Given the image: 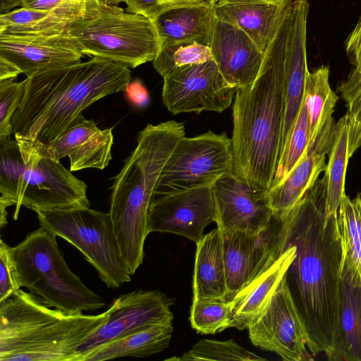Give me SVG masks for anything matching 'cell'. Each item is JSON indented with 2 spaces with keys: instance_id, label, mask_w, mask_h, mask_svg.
I'll return each mask as SVG.
<instances>
[{
  "instance_id": "1",
  "label": "cell",
  "mask_w": 361,
  "mask_h": 361,
  "mask_svg": "<svg viewBox=\"0 0 361 361\" xmlns=\"http://www.w3.org/2000/svg\"><path fill=\"white\" fill-rule=\"evenodd\" d=\"M277 215L279 235L296 249L285 278L307 331V348L314 356L328 355L338 322L345 250L337 212L327 214L323 178L290 210Z\"/></svg>"
},
{
  "instance_id": "2",
  "label": "cell",
  "mask_w": 361,
  "mask_h": 361,
  "mask_svg": "<svg viewBox=\"0 0 361 361\" xmlns=\"http://www.w3.org/2000/svg\"><path fill=\"white\" fill-rule=\"evenodd\" d=\"M130 79L128 66L99 57L27 76L11 119L12 134L52 142L94 102L125 91Z\"/></svg>"
},
{
  "instance_id": "3",
  "label": "cell",
  "mask_w": 361,
  "mask_h": 361,
  "mask_svg": "<svg viewBox=\"0 0 361 361\" xmlns=\"http://www.w3.org/2000/svg\"><path fill=\"white\" fill-rule=\"evenodd\" d=\"M289 9L264 52L256 80L237 89L233 106L234 171L268 190L272 186L279 156Z\"/></svg>"
},
{
  "instance_id": "4",
  "label": "cell",
  "mask_w": 361,
  "mask_h": 361,
  "mask_svg": "<svg viewBox=\"0 0 361 361\" xmlns=\"http://www.w3.org/2000/svg\"><path fill=\"white\" fill-rule=\"evenodd\" d=\"M181 122L147 124L111 187L109 214L123 258L133 276L142 264L148 232V213L160 175L179 140Z\"/></svg>"
},
{
  "instance_id": "5",
  "label": "cell",
  "mask_w": 361,
  "mask_h": 361,
  "mask_svg": "<svg viewBox=\"0 0 361 361\" xmlns=\"http://www.w3.org/2000/svg\"><path fill=\"white\" fill-rule=\"evenodd\" d=\"M106 315L51 309L19 289L0 302V361H80L78 347Z\"/></svg>"
},
{
  "instance_id": "6",
  "label": "cell",
  "mask_w": 361,
  "mask_h": 361,
  "mask_svg": "<svg viewBox=\"0 0 361 361\" xmlns=\"http://www.w3.org/2000/svg\"><path fill=\"white\" fill-rule=\"evenodd\" d=\"M56 237L40 226L19 244L11 247L19 286L28 289L46 305L66 313L104 308V300L87 288L68 267Z\"/></svg>"
},
{
  "instance_id": "7",
  "label": "cell",
  "mask_w": 361,
  "mask_h": 361,
  "mask_svg": "<svg viewBox=\"0 0 361 361\" xmlns=\"http://www.w3.org/2000/svg\"><path fill=\"white\" fill-rule=\"evenodd\" d=\"M83 55L130 68L153 61L161 41L154 21L102 0H88L85 13L66 32Z\"/></svg>"
},
{
  "instance_id": "8",
  "label": "cell",
  "mask_w": 361,
  "mask_h": 361,
  "mask_svg": "<svg viewBox=\"0 0 361 361\" xmlns=\"http://www.w3.org/2000/svg\"><path fill=\"white\" fill-rule=\"evenodd\" d=\"M36 213L39 226L80 250L107 288H117L131 281L109 212L75 207Z\"/></svg>"
},
{
  "instance_id": "9",
  "label": "cell",
  "mask_w": 361,
  "mask_h": 361,
  "mask_svg": "<svg viewBox=\"0 0 361 361\" xmlns=\"http://www.w3.org/2000/svg\"><path fill=\"white\" fill-rule=\"evenodd\" d=\"M234 171L232 140L226 133L213 131L182 137L160 175L152 199L212 185Z\"/></svg>"
},
{
  "instance_id": "10",
  "label": "cell",
  "mask_w": 361,
  "mask_h": 361,
  "mask_svg": "<svg viewBox=\"0 0 361 361\" xmlns=\"http://www.w3.org/2000/svg\"><path fill=\"white\" fill-rule=\"evenodd\" d=\"M15 139L25 163L15 220L21 206L35 212L90 206L87 185L83 180L59 161L39 154L27 140L19 136Z\"/></svg>"
},
{
  "instance_id": "11",
  "label": "cell",
  "mask_w": 361,
  "mask_h": 361,
  "mask_svg": "<svg viewBox=\"0 0 361 361\" xmlns=\"http://www.w3.org/2000/svg\"><path fill=\"white\" fill-rule=\"evenodd\" d=\"M163 78L162 102L174 115L223 112L237 90L226 81L213 59L176 68Z\"/></svg>"
},
{
  "instance_id": "12",
  "label": "cell",
  "mask_w": 361,
  "mask_h": 361,
  "mask_svg": "<svg viewBox=\"0 0 361 361\" xmlns=\"http://www.w3.org/2000/svg\"><path fill=\"white\" fill-rule=\"evenodd\" d=\"M252 344L274 352L283 360L305 361L307 334L288 289L285 276L262 311L247 326Z\"/></svg>"
},
{
  "instance_id": "13",
  "label": "cell",
  "mask_w": 361,
  "mask_h": 361,
  "mask_svg": "<svg viewBox=\"0 0 361 361\" xmlns=\"http://www.w3.org/2000/svg\"><path fill=\"white\" fill-rule=\"evenodd\" d=\"M173 300L158 290H135L116 298L106 319L78 348L80 361L103 345L151 324L173 320Z\"/></svg>"
},
{
  "instance_id": "14",
  "label": "cell",
  "mask_w": 361,
  "mask_h": 361,
  "mask_svg": "<svg viewBox=\"0 0 361 361\" xmlns=\"http://www.w3.org/2000/svg\"><path fill=\"white\" fill-rule=\"evenodd\" d=\"M216 220L221 232L242 231L255 235L272 214L269 190L238 175L227 173L212 185Z\"/></svg>"
},
{
  "instance_id": "15",
  "label": "cell",
  "mask_w": 361,
  "mask_h": 361,
  "mask_svg": "<svg viewBox=\"0 0 361 361\" xmlns=\"http://www.w3.org/2000/svg\"><path fill=\"white\" fill-rule=\"evenodd\" d=\"M215 220L212 185H207L152 200L147 228L149 233H174L196 243Z\"/></svg>"
},
{
  "instance_id": "16",
  "label": "cell",
  "mask_w": 361,
  "mask_h": 361,
  "mask_svg": "<svg viewBox=\"0 0 361 361\" xmlns=\"http://www.w3.org/2000/svg\"><path fill=\"white\" fill-rule=\"evenodd\" d=\"M309 10L308 0H291L283 76V117L278 164L303 104L305 80L309 72L306 46Z\"/></svg>"
},
{
  "instance_id": "17",
  "label": "cell",
  "mask_w": 361,
  "mask_h": 361,
  "mask_svg": "<svg viewBox=\"0 0 361 361\" xmlns=\"http://www.w3.org/2000/svg\"><path fill=\"white\" fill-rule=\"evenodd\" d=\"M83 56L78 43L67 32L49 35L0 33V59L26 77L81 61Z\"/></svg>"
},
{
  "instance_id": "18",
  "label": "cell",
  "mask_w": 361,
  "mask_h": 361,
  "mask_svg": "<svg viewBox=\"0 0 361 361\" xmlns=\"http://www.w3.org/2000/svg\"><path fill=\"white\" fill-rule=\"evenodd\" d=\"M26 140L41 155L57 161L68 157L71 171L89 168L103 169L112 159V128L101 130L82 114L52 142L44 144Z\"/></svg>"
},
{
  "instance_id": "19",
  "label": "cell",
  "mask_w": 361,
  "mask_h": 361,
  "mask_svg": "<svg viewBox=\"0 0 361 361\" xmlns=\"http://www.w3.org/2000/svg\"><path fill=\"white\" fill-rule=\"evenodd\" d=\"M209 48L219 72L231 85L238 89L256 80L264 53L243 30L216 18Z\"/></svg>"
},
{
  "instance_id": "20",
  "label": "cell",
  "mask_w": 361,
  "mask_h": 361,
  "mask_svg": "<svg viewBox=\"0 0 361 361\" xmlns=\"http://www.w3.org/2000/svg\"><path fill=\"white\" fill-rule=\"evenodd\" d=\"M271 256L264 269L244 286L231 301L235 327L247 329L250 322L264 308L276 290L295 255V247L279 233V216Z\"/></svg>"
},
{
  "instance_id": "21",
  "label": "cell",
  "mask_w": 361,
  "mask_h": 361,
  "mask_svg": "<svg viewBox=\"0 0 361 361\" xmlns=\"http://www.w3.org/2000/svg\"><path fill=\"white\" fill-rule=\"evenodd\" d=\"M330 361H361V272L345 255L338 295V322Z\"/></svg>"
},
{
  "instance_id": "22",
  "label": "cell",
  "mask_w": 361,
  "mask_h": 361,
  "mask_svg": "<svg viewBox=\"0 0 361 361\" xmlns=\"http://www.w3.org/2000/svg\"><path fill=\"white\" fill-rule=\"evenodd\" d=\"M334 126L331 118L286 178L269 190V200L273 213L283 214L290 210L315 184L320 173L324 171L326 155L331 145Z\"/></svg>"
},
{
  "instance_id": "23",
  "label": "cell",
  "mask_w": 361,
  "mask_h": 361,
  "mask_svg": "<svg viewBox=\"0 0 361 361\" xmlns=\"http://www.w3.org/2000/svg\"><path fill=\"white\" fill-rule=\"evenodd\" d=\"M291 0H219L213 6L218 20L246 32L265 52L288 11Z\"/></svg>"
},
{
  "instance_id": "24",
  "label": "cell",
  "mask_w": 361,
  "mask_h": 361,
  "mask_svg": "<svg viewBox=\"0 0 361 361\" xmlns=\"http://www.w3.org/2000/svg\"><path fill=\"white\" fill-rule=\"evenodd\" d=\"M88 0H66L51 11L25 7L0 14V33L14 35H59L86 12Z\"/></svg>"
},
{
  "instance_id": "25",
  "label": "cell",
  "mask_w": 361,
  "mask_h": 361,
  "mask_svg": "<svg viewBox=\"0 0 361 361\" xmlns=\"http://www.w3.org/2000/svg\"><path fill=\"white\" fill-rule=\"evenodd\" d=\"M193 298L227 300L222 233L216 228L196 243Z\"/></svg>"
},
{
  "instance_id": "26",
  "label": "cell",
  "mask_w": 361,
  "mask_h": 361,
  "mask_svg": "<svg viewBox=\"0 0 361 361\" xmlns=\"http://www.w3.org/2000/svg\"><path fill=\"white\" fill-rule=\"evenodd\" d=\"M216 16L213 7L178 6L161 12L153 21L161 44L211 42Z\"/></svg>"
},
{
  "instance_id": "27",
  "label": "cell",
  "mask_w": 361,
  "mask_h": 361,
  "mask_svg": "<svg viewBox=\"0 0 361 361\" xmlns=\"http://www.w3.org/2000/svg\"><path fill=\"white\" fill-rule=\"evenodd\" d=\"M173 331V320L155 323L99 348L87 355L83 361L147 357L166 349L170 343Z\"/></svg>"
},
{
  "instance_id": "28",
  "label": "cell",
  "mask_w": 361,
  "mask_h": 361,
  "mask_svg": "<svg viewBox=\"0 0 361 361\" xmlns=\"http://www.w3.org/2000/svg\"><path fill=\"white\" fill-rule=\"evenodd\" d=\"M349 154V120L347 114L335 123L329 160L322 178L326 190L327 214L338 212L345 195V178Z\"/></svg>"
},
{
  "instance_id": "29",
  "label": "cell",
  "mask_w": 361,
  "mask_h": 361,
  "mask_svg": "<svg viewBox=\"0 0 361 361\" xmlns=\"http://www.w3.org/2000/svg\"><path fill=\"white\" fill-rule=\"evenodd\" d=\"M329 68L321 66L306 76L303 102L309 117L310 140L312 146L323 128L332 118L338 97L331 90Z\"/></svg>"
},
{
  "instance_id": "30",
  "label": "cell",
  "mask_w": 361,
  "mask_h": 361,
  "mask_svg": "<svg viewBox=\"0 0 361 361\" xmlns=\"http://www.w3.org/2000/svg\"><path fill=\"white\" fill-rule=\"evenodd\" d=\"M221 233L227 300H231L251 278L252 235L238 231Z\"/></svg>"
},
{
  "instance_id": "31",
  "label": "cell",
  "mask_w": 361,
  "mask_h": 361,
  "mask_svg": "<svg viewBox=\"0 0 361 361\" xmlns=\"http://www.w3.org/2000/svg\"><path fill=\"white\" fill-rule=\"evenodd\" d=\"M25 163L18 142L0 138V226L7 224L6 209L18 206Z\"/></svg>"
},
{
  "instance_id": "32",
  "label": "cell",
  "mask_w": 361,
  "mask_h": 361,
  "mask_svg": "<svg viewBox=\"0 0 361 361\" xmlns=\"http://www.w3.org/2000/svg\"><path fill=\"white\" fill-rule=\"evenodd\" d=\"M190 321L192 327L202 334H214L235 327L231 301L193 298Z\"/></svg>"
},
{
  "instance_id": "33",
  "label": "cell",
  "mask_w": 361,
  "mask_h": 361,
  "mask_svg": "<svg viewBox=\"0 0 361 361\" xmlns=\"http://www.w3.org/2000/svg\"><path fill=\"white\" fill-rule=\"evenodd\" d=\"M212 59L209 46L194 42L166 43L161 44L153 66L164 78L176 68Z\"/></svg>"
},
{
  "instance_id": "34",
  "label": "cell",
  "mask_w": 361,
  "mask_h": 361,
  "mask_svg": "<svg viewBox=\"0 0 361 361\" xmlns=\"http://www.w3.org/2000/svg\"><path fill=\"white\" fill-rule=\"evenodd\" d=\"M337 214L345 254L361 272V192L353 200L345 195Z\"/></svg>"
},
{
  "instance_id": "35",
  "label": "cell",
  "mask_w": 361,
  "mask_h": 361,
  "mask_svg": "<svg viewBox=\"0 0 361 361\" xmlns=\"http://www.w3.org/2000/svg\"><path fill=\"white\" fill-rule=\"evenodd\" d=\"M182 360L259 361L264 358L250 352L233 341L202 339L185 353Z\"/></svg>"
},
{
  "instance_id": "36",
  "label": "cell",
  "mask_w": 361,
  "mask_h": 361,
  "mask_svg": "<svg viewBox=\"0 0 361 361\" xmlns=\"http://www.w3.org/2000/svg\"><path fill=\"white\" fill-rule=\"evenodd\" d=\"M309 140V117L306 106L303 102L283 154L279 162L271 187L284 179L298 164L308 147Z\"/></svg>"
},
{
  "instance_id": "37",
  "label": "cell",
  "mask_w": 361,
  "mask_h": 361,
  "mask_svg": "<svg viewBox=\"0 0 361 361\" xmlns=\"http://www.w3.org/2000/svg\"><path fill=\"white\" fill-rule=\"evenodd\" d=\"M25 80L14 79L0 81V138L11 137V119L23 94Z\"/></svg>"
},
{
  "instance_id": "38",
  "label": "cell",
  "mask_w": 361,
  "mask_h": 361,
  "mask_svg": "<svg viewBox=\"0 0 361 361\" xmlns=\"http://www.w3.org/2000/svg\"><path fill=\"white\" fill-rule=\"evenodd\" d=\"M338 90L345 102L349 130H352L361 123V72L353 69Z\"/></svg>"
},
{
  "instance_id": "39",
  "label": "cell",
  "mask_w": 361,
  "mask_h": 361,
  "mask_svg": "<svg viewBox=\"0 0 361 361\" xmlns=\"http://www.w3.org/2000/svg\"><path fill=\"white\" fill-rule=\"evenodd\" d=\"M11 246L2 238L0 240V302H2L16 292L19 286L10 252Z\"/></svg>"
},
{
  "instance_id": "40",
  "label": "cell",
  "mask_w": 361,
  "mask_h": 361,
  "mask_svg": "<svg viewBox=\"0 0 361 361\" xmlns=\"http://www.w3.org/2000/svg\"><path fill=\"white\" fill-rule=\"evenodd\" d=\"M345 48L353 70L361 72V18L345 42Z\"/></svg>"
},
{
  "instance_id": "41",
  "label": "cell",
  "mask_w": 361,
  "mask_h": 361,
  "mask_svg": "<svg viewBox=\"0 0 361 361\" xmlns=\"http://www.w3.org/2000/svg\"><path fill=\"white\" fill-rule=\"evenodd\" d=\"M126 11L139 14L154 20L161 12L159 0H128Z\"/></svg>"
},
{
  "instance_id": "42",
  "label": "cell",
  "mask_w": 361,
  "mask_h": 361,
  "mask_svg": "<svg viewBox=\"0 0 361 361\" xmlns=\"http://www.w3.org/2000/svg\"><path fill=\"white\" fill-rule=\"evenodd\" d=\"M124 92L129 102L137 107H145L149 102V92L139 80L130 81Z\"/></svg>"
},
{
  "instance_id": "43",
  "label": "cell",
  "mask_w": 361,
  "mask_h": 361,
  "mask_svg": "<svg viewBox=\"0 0 361 361\" xmlns=\"http://www.w3.org/2000/svg\"><path fill=\"white\" fill-rule=\"evenodd\" d=\"M219 0H159L162 12L168 8L178 6L213 7Z\"/></svg>"
},
{
  "instance_id": "44",
  "label": "cell",
  "mask_w": 361,
  "mask_h": 361,
  "mask_svg": "<svg viewBox=\"0 0 361 361\" xmlns=\"http://www.w3.org/2000/svg\"><path fill=\"white\" fill-rule=\"evenodd\" d=\"M66 0H23L21 7L51 11L61 6Z\"/></svg>"
},
{
  "instance_id": "45",
  "label": "cell",
  "mask_w": 361,
  "mask_h": 361,
  "mask_svg": "<svg viewBox=\"0 0 361 361\" xmlns=\"http://www.w3.org/2000/svg\"><path fill=\"white\" fill-rule=\"evenodd\" d=\"M361 145V123L353 130H349V154L350 156Z\"/></svg>"
},
{
  "instance_id": "46",
  "label": "cell",
  "mask_w": 361,
  "mask_h": 361,
  "mask_svg": "<svg viewBox=\"0 0 361 361\" xmlns=\"http://www.w3.org/2000/svg\"><path fill=\"white\" fill-rule=\"evenodd\" d=\"M20 73L6 61L0 59V81L15 79Z\"/></svg>"
},
{
  "instance_id": "47",
  "label": "cell",
  "mask_w": 361,
  "mask_h": 361,
  "mask_svg": "<svg viewBox=\"0 0 361 361\" xmlns=\"http://www.w3.org/2000/svg\"><path fill=\"white\" fill-rule=\"evenodd\" d=\"M23 0H0V14L8 13L22 6Z\"/></svg>"
},
{
  "instance_id": "48",
  "label": "cell",
  "mask_w": 361,
  "mask_h": 361,
  "mask_svg": "<svg viewBox=\"0 0 361 361\" xmlns=\"http://www.w3.org/2000/svg\"><path fill=\"white\" fill-rule=\"evenodd\" d=\"M104 2L109 5L115 6L121 3H126L128 0H102Z\"/></svg>"
}]
</instances>
